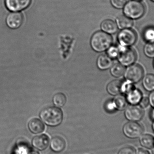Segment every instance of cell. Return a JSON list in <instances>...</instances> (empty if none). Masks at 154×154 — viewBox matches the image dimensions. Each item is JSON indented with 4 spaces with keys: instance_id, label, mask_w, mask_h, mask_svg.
<instances>
[{
    "instance_id": "1",
    "label": "cell",
    "mask_w": 154,
    "mask_h": 154,
    "mask_svg": "<svg viewBox=\"0 0 154 154\" xmlns=\"http://www.w3.org/2000/svg\"><path fill=\"white\" fill-rule=\"evenodd\" d=\"M40 117L46 125L57 126L62 123L63 114L62 110L56 107H48L41 110Z\"/></svg>"
},
{
    "instance_id": "2",
    "label": "cell",
    "mask_w": 154,
    "mask_h": 154,
    "mask_svg": "<svg viewBox=\"0 0 154 154\" xmlns=\"http://www.w3.org/2000/svg\"><path fill=\"white\" fill-rule=\"evenodd\" d=\"M112 37L108 33L103 31L95 32L91 41L92 48L97 52H102L107 50L112 44Z\"/></svg>"
},
{
    "instance_id": "3",
    "label": "cell",
    "mask_w": 154,
    "mask_h": 154,
    "mask_svg": "<svg viewBox=\"0 0 154 154\" xmlns=\"http://www.w3.org/2000/svg\"><path fill=\"white\" fill-rule=\"evenodd\" d=\"M123 8L125 15L132 20H137L142 18L146 12L143 4L140 1L135 0L127 2Z\"/></svg>"
},
{
    "instance_id": "4",
    "label": "cell",
    "mask_w": 154,
    "mask_h": 154,
    "mask_svg": "<svg viewBox=\"0 0 154 154\" xmlns=\"http://www.w3.org/2000/svg\"><path fill=\"white\" fill-rule=\"evenodd\" d=\"M119 54L118 59L119 63L124 66H129L135 63L137 60V53L131 47H126L119 45Z\"/></svg>"
},
{
    "instance_id": "5",
    "label": "cell",
    "mask_w": 154,
    "mask_h": 154,
    "mask_svg": "<svg viewBox=\"0 0 154 154\" xmlns=\"http://www.w3.org/2000/svg\"><path fill=\"white\" fill-rule=\"evenodd\" d=\"M119 45L126 47H132L137 40V35L134 30L130 29H121L118 34Z\"/></svg>"
},
{
    "instance_id": "6",
    "label": "cell",
    "mask_w": 154,
    "mask_h": 154,
    "mask_svg": "<svg viewBox=\"0 0 154 154\" xmlns=\"http://www.w3.org/2000/svg\"><path fill=\"white\" fill-rule=\"evenodd\" d=\"M126 68L124 76L126 79L131 81L134 84L140 82L144 76V69L141 65L134 64Z\"/></svg>"
},
{
    "instance_id": "7",
    "label": "cell",
    "mask_w": 154,
    "mask_h": 154,
    "mask_svg": "<svg viewBox=\"0 0 154 154\" xmlns=\"http://www.w3.org/2000/svg\"><path fill=\"white\" fill-rule=\"evenodd\" d=\"M123 130L125 135L128 137L137 138L142 135L143 129L142 126L137 122L129 121L125 124Z\"/></svg>"
},
{
    "instance_id": "8",
    "label": "cell",
    "mask_w": 154,
    "mask_h": 154,
    "mask_svg": "<svg viewBox=\"0 0 154 154\" xmlns=\"http://www.w3.org/2000/svg\"><path fill=\"white\" fill-rule=\"evenodd\" d=\"M144 115L143 109L138 105H129L125 109L126 118L130 121L137 122L143 118Z\"/></svg>"
},
{
    "instance_id": "9",
    "label": "cell",
    "mask_w": 154,
    "mask_h": 154,
    "mask_svg": "<svg viewBox=\"0 0 154 154\" xmlns=\"http://www.w3.org/2000/svg\"><path fill=\"white\" fill-rule=\"evenodd\" d=\"M23 20V15L21 13L13 11L8 14L5 20L7 26L13 29L20 28Z\"/></svg>"
},
{
    "instance_id": "10",
    "label": "cell",
    "mask_w": 154,
    "mask_h": 154,
    "mask_svg": "<svg viewBox=\"0 0 154 154\" xmlns=\"http://www.w3.org/2000/svg\"><path fill=\"white\" fill-rule=\"evenodd\" d=\"M32 0H5L6 8L13 12H18L28 8L31 3Z\"/></svg>"
},
{
    "instance_id": "11",
    "label": "cell",
    "mask_w": 154,
    "mask_h": 154,
    "mask_svg": "<svg viewBox=\"0 0 154 154\" xmlns=\"http://www.w3.org/2000/svg\"><path fill=\"white\" fill-rule=\"evenodd\" d=\"M15 152L19 154H40L30 146L27 141L21 139L16 143Z\"/></svg>"
},
{
    "instance_id": "12",
    "label": "cell",
    "mask_w": 154,
    "mask_h": 154,
    "mask_svg": "<svg viewBox=\"0 0 154 154\" xmlns=\"http://www.w3.org/2000/svg\"><path fill=\"white\" fill-rule=\"evenodd\" d=\"M125 96L128 105L134 106L139 105L142 98L143 97L142 91L136 88H135L127 93Z\"/></svg>"
},
{
    "instance_id": "13",
    "label": "cell",
    "mask_w": 154,
    "mask_h": 154,
    "mask_svg": "<svg viewBox=\"0 0 154 154\" xmlns=\"http://www.w3.org/2000/svg\"><path fill=\"white\" fill-rule=\"evenodd\" d=\"M32 143L36 149L40 151H43L48 146L49 138L48 135L44 134L36 136L32 139Z\"/></svg>"
},
{
    "instance_id": "14",
    "label": "cell",
    "mask_w": 154,
    "mask_h": 154,
    "mask_svg": "<svg viewBox=\"0 0 154 154\" xmlns=\"http://www.w3.org/2000/svg\"><path fill=\"white\" fill-rule=\"evenodd\" d=\"M66 141L64 138L60 137H55L51 141V148L55 152L60 153L62 152L66 148Z\"/></svg>"
},
{
    "instance_id": "15",
    "label": "cell",
    "mask_w": 154,
    "mask_h": 154,
    "mask_svg": "<svg viewBox=\"0 0 154 154\" xmlns=\"http://www.w3.org/2000/svg\"><path fill=\"white\" fill-rule=\"evenodd\" d=\"M29 130L32 134H38L45 130L44 124L38 119H33L30 120L28 124Z\"/></svg>"
},
{
    "instance_id": "16",
    "label": "cell",
    "mask_w": 154,
    "mask_h": 154,
    "mask_svg": "<svg viewBox=\"0 0 154 154\" xmlns=\"http://www.w3.org/2000/svg\"><path fill=\"white\" fill-rule=\"evenodd\" d=\"M101 28L103 31L108 34H114L118 30L116 23L110 19L103 21L101 23Z\"/></svg>"
},
{
    "instance_id": "17",
    "label": "cell",
    "mask_w": 154,
    "mask_h": 154,
    "mask_svg": "<svg viewBox=\"0 0 154 154\" xmlns=\"http://www.w3.org/2000/svg\"><path fill=\"white\" fill-rule=\"evenodd\" d=\"M118 27L121 29L132 28L134 25L133 20L124 15H119L116 19Z\"/></svg>"
},
{
    "instance_id": "18",
    "label": "cell",
    "mask_w": 154,
    "mask_h": 154,
    "mask_svg": "<svg viewBox=\"0 0 154 154\" xmlns=\"http://www.w3.org/2000/svg\"><path fill=\"white\" fill-rule=\"evenodd\" d=\"M122 82L121 80H115L109 83L107 87L109 93L113 96H117L121 93Z\"/></svg>"
},
{
    "instance_id": "19",
    "label": "cell",
    "mask_w": 154,
    "mask_h": 154,
    "mask_svg": "<svg viewBox=\"0 0 154 154\" xmlns=\"http://www.w3.org/2000/svg\"><path fill=\"white\" fill-rule=\"evenodd\" d=\"M97 64L99 68L102 70H105L112 66L113 60L107 55H101L98 58Z\"/></svg>"
},
{
    "instance_id": "20",
    "label": "cell",
    "mask_w": 154,
    "mask_h": 154,
    "mask_svg": "<svg viewBox=\"0 0 154 154\" xmlns=\"http://www.w3.org/2000/svg\"><path fill=\"white\" fill-rule=\"evenodd\" d=\"M142 85L146 91L151 92L154 90V75L148 74L144 75L142 79Z\"/></svg>"
},
{
    "instance_id": "21",
    "label": "cell",
    "mask_w": 154,
    "mask_h": 154,
    "mask_svg": "<svg viewBox=\"0 0 154 154\" xmlns=\"http://www.w3.org/2000/svg\"><path fill=\"white\" fill-rule=\"evenodd\" d=\"M113 101L116 109L117 110H124L128 106V104L126 99L125 96L124 95L120 94L117 95Z\"/></svg>"
},
{
    "instance_id": "22",
    "label": "cell",
    "mask_w": 154,
    "mask_h": 154,
    "mask_svg": "<svg viewBox=\"0 0 154 154\" xmlns=\"http://www.w3.org/2000/svg\"><path fill=\"white\" fill-rule=\"evenodd\" d=\"M141 145L147 149H152L154 146V138L150 134H144L140 137Z\"/></svg>"
},
{
    "instance_id": "23",
    "label": "cell",
    "mask_w": 154,
    "mask_h": 154,
    "mask_svg": "<svg viewBox=\"0 0 154 154\" xmlns=\"http://www.w3.org/2000/svg\"><path fill=\"white\" fill-rule=\"evenodd\" d=\"M125 69L126 67L120 63H117L111 66L110 73L113 76L119 78L124 75Z\"/></svg>"
},
{
    "instance_id": "24",
    "label": "cell",
    "mask_w": 154,
    "mask_h": 154,
    "mask_svg": "<svg viewBox=\"0 0 154 154\" xmlns=\"http://www.w3.org/2000/svg\"><path fill=\"white\" fill-rule=\"evenodd\" d=\"M143 38L146 42H154V27L149 26L144 29Z\"/></svg>"
},
{
    "instance_id": "25",
    "label": "cell",
    "mask_w": 154,
    "mask_h": 154,
    "mask_svg": "<svg viewBox=\"0 0 154 154\" xmlns=\"http://www.w3.org/2000/svg\"><path fill=\"white\" fill-rule=\"evenodd\" d=\"M53 101L56 106L61 107L66 104V97L63 93H57L53 97Z\"/></svg>"
},
{
    "instance_id": "26",
    "label": "cell",
    "mask_w": 154,
    "mask_h": 154,
    "mask_svg": "<svg viewBox=\"0 0 154 154\" xmlns=\"http://www.w3.org/2000/svg\"><path fill=\"white\" fill-rule=\"evenodd\" d=\"M135 88H136V87L134 82L125 79V80H122V85H121V93L126 95L127 93L131 91Z\"/></svg>"
},
{
    "instance_id": "27",
    "label": "cell",
    "mask_w": 154,
    "mask_h": 154,
    "mask_svg": "<svg viewBox=\"0 0 154 154\" xmlns=\"http://www.w3.org/2000/svg\"><path fill=\"white\" fill-rule=\"evenodd\" d=\"M143 52L147 57L154 58V42H146L143 48Z\"/></svg>"
},
{
    "instance_id": "28",
    "label": "cell",
    "mask_w": 154,
    "mask_h": 154,
    "mask_svg": "<svg viewBox=\"0 0 154 154\" xmlns=\"http://www.w3.org/2000/svg\"><path fill=\"white\" fill-rule=\"evenodd\" d=\"M108 56L111 59L117 58L119 54V47L116 46H110L108 49Z\"/></svg>"
},
{
    "instance_id": "29",
    "label": "cell",
    "mask_w": 154,
    "mask_h": 154,
    "mask_svg": "<svg viewBox=\"0 0 154 154\" xmlns=\"http://www.w3.org/2000/svg\"><path fill=\"white\" fill-rule=\"evenodd\" d=\"M111 4L117 9L123 8L127 2V0H110Z\"/></svg>"
},
{
    "instance_id": "30",
    "label": "cell",
    "mask_w": 154,
    "mask_h": 154,
    "mask_svg": "<svg viewBox=\"0 0 154 154\" xmlns=\"http://www.w3.org/2000/svg\"><path fill=\"white\" fill-rule=\"evenodd\" d=\"M118 154H136V152L134 148L128 146L122 148Z\"/></svg>"
},
{
    "instance_id": "31",
    "label": "cell",
    "mask_w": 154,
    "mask_h": 154,
    "mask_svg": "<svg viewBox=\"0 0 154 154\" xmlns=\"http://www.w3.org/2000/svg\"><path fill=\"white\" fill-rule=\"evenodd\" d=\"M150 105L149 99L148 97H143L142 100L140 101L138 106H140L142 108L145 109L147 108Z\"/></svg>"
},
{
    "instance_id": "32",
    "label": "cell",
    "mask_w": 154,
    "mask_h": 154,
    "mask_svg": "<svg viewBox=\"0 0 154 154\" xmlns=\"http://www.w3.org/2000/svg\"><path fill=\"white\" fill-rule=\"evenodd\" d=\"M106 109H107L109 112H114L116 110H117L115 106V104L114 101H110L109 102L108 105L106 106Z\"/></svg>"
},
{
    "instance_id": "33",
    "label": "cell",
    "mask_w": 154,
    "mask_h": 154,
    "mask_svg": "<svg viewBox=\"0 0 154 154\" xmlns=\"http://www.w3.org/2000/svg\"><path fill=\"white\" fill-rule=\"evenodd\" d=\"M148 97L149 99L150 106L153 108H154V90L150 92Z\"/></svg>"
},
{
    "instance_id": "34",
    "label": "cell",
    "mask_w": 154,
    "mask_h": 154,
    "mask_svg": "<svg viewBox=\"0 0 154 154\" xmlns=\"http://www.w3.org/2000/svg\"><path fill=\"white\" fill-rule=\"evenodd\" d=\"M136 154H150V153L146 149L139 148L136 152Z\"/></svg>"
},
{
    "instance_id": "35",
    "label": "cell",
    "mask_w": 154,
    "mask_h": 154,
    "mask_svg": "<svg viewBox=\"0 0 154 154\" xmlns=\"http://www.w3.org/2000/svg\"><path fill=\"white\" fill-rule=\"evenodd\" d=\"M150 117H151V119L154 121V108H153L152 109L150 112Z\"/></svg>"
},
{
    "instance_id": "36",
    "label": "cell",
    "mask_w": 154,
    "mask_h": 154,
    "mask_svg": "<svg viewBox=\"0 0 154 154\" xmlns=\"http://www.w3.org/2000/svg\"><path fill=\"white\" fill-rule=\"evenodd\" d=\"M152 128L153 129V130L154 131V121H153V123L152 124Z\"/></svg>"
},
{
    "instance_id": "37",
    "label": "cell",
    "mask_w": 154,
    "mask_h": 154,
    "mask_svg": "<svg viewBox=\"0 0 154 154\" xmlns=\"http://www.w3.org/2000/svg\"><path fill=\"white\" fill-rule=\"evenodd\" d=\"M153 68H154V58L153 60Z\"/></svg>"
},
{
    "instance_id": "38",
    "label": "cell",
    "mask_w": 154,
    "mask_h": 154,
    "mask_svg": "<svg viewBox=\"0 0 154 154\" xmlns=\"http://www.w3.org/2000/svg\"><path fill=\"white\" fill-rule=\"evenodd\" d=\"M135 1H142V0H135Z\"/></svg>"
},
{
    "instance_id": "39",
    "label": "cell",
    "mask_w": 154,
    "mask_h": 154,
    "mask_svg": "<svg viewBox=\"0 0 154 154\" xmlns=\"http://www.w3.org/2000/svg\"><path fill=\"white\" fill-rule=\"evenodd\" d=\"M18 154V153H13V154Z\"/></svg>"
},
{
    "instance_id": "40",
    "label": "cell",
    "mask_w": 154,
    "mask_h": 154,
    "mask_svg": "<svg viewBox=\"0 0 154 154\" xmlns=\"http://www.w3.org/2000/svg\"><path fill=\"white\" fill-rule=\"evenodd\" d=\"M151 1H152V2H154V0H151Z\"/></svg>"
}]
</instances>
